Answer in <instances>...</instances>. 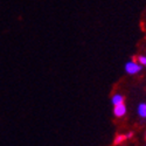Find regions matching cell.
Returning <instances> with one entry per match:
<instances>
[{
	"mask_svg": "<svg viewBox=\"0 0 146 146\" xmlns=\"http://www.w3.org/2000/svg\"><path fill=\"white\" fill-rule=\"evenodd\" d=\"M132 137V133L130 132V133H127V135H117L116 137H115V139H113V144L115 145H120V144H123L126 139H129V138H131Z\"/></svg>",
	"mask_w": 146,
	"mask_h": 146,
	"instance_id": "3957f363",
	"label": "cell"
},
{
	"mask_svg": "<svg viewBox=\"0 0 146 146\" xmlns=\"http://www.w3.org/2000/svg\"><path fill=\"white\" fill-rule=\"evenodd\" d=\"M145 137H146V135H145Z\"/></svg>",
	"mask_w": 146,
	"mask_h": 146,
	"instance_id": "52a82bcc",
	"label": "cell"
},
{
	"mask_svg": "<svg viewBox=\"0 0 146 146\" xmlns=\"http://www.w3.org/2000/svg\"><path fill=\"white\" fill-rule=\"evenodd\" d=\"M126 112H127V109H126L125 103H121V104H118V105H115L113 106V115L117 118L124 117L126 115Z\"/></svg>",
	"mask_w": 146,
	"mask_h": 146,
	"instance_id": "7a4b0ae2",
	"label": "cell"
},
{
	"mask_svg": "<svg viewBox=\"0 0 146 146\" xmlns=\"http://www.w3.org/2000/svg\"><path fill=\"white\" fill-rule=\"evenodd\" d=\"M125 72L129 75H137L143 70V66L137 62V60H130L124 66Z\"/></svg>",
	"mask_w": 146,
	"mask_h": 146,
	"instance_id": "6da1fadb",
	"label": "cell"
},
{
	"mask_svg": "<svg viewBox=\"0 0 146 146\" xmlns=\"http://www.w3.org/2000/svg\"><path fill=\"white\" fill-rule=\"evenodd\" d=\"M136 60L139 64L143 66V68H146V55H138Z\"/></svg>",
	"mask_w": 146,
	"mask_h": 146,
	"instance_id": "8992f818",
	"label": "cell"
},
{
	"mask_svg": "<svg viewBox=\"0 0 146 146\" xmlns=\"http://www.w3.org/2000/svg\"><path fill=\"white\" fill-rule=\"evenodd\" d=\"M111 103L112 105H118V104H121V103H124V96L121 95V94H115L112 95L111 97Z\"/></svg>",
	"mask_w": 146,
	"mask_h": 146,
	"instance_id": "277c9868",
	"label": "cell"
},
{
	"mask_svg": "<svg viewBox=\"0 0 146 146\" xmlns=\"http://www.w3.org/2000/svg\"><path fill=\"white\" fill-rule=\"evenodd\" d=\"M137 113L140 118H146V103H140L137 106Z\"/></svg>",
	"mask_w": 146,
	"mask_h": 146,
	"instance_id": "5b68a950",
	"label": "cell"
}]
</instances>
